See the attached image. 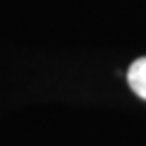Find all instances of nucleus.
<instances>
[{"label": "nucleus", "mask_w": 146, "mask_h": 146, "mask_svg": "<svg viewBox=\"0 0 146 146\" xmlns=\"http://www.w3.org/2000/svg\"><path fill=\"white\" fill-rule=\"evenodd\" d=\"M127 82H129V88L140 99L146 101V56L131 62V67L127 71Z\"/></svg>", "instance_id": "nucleus-1"}]
</instances>
